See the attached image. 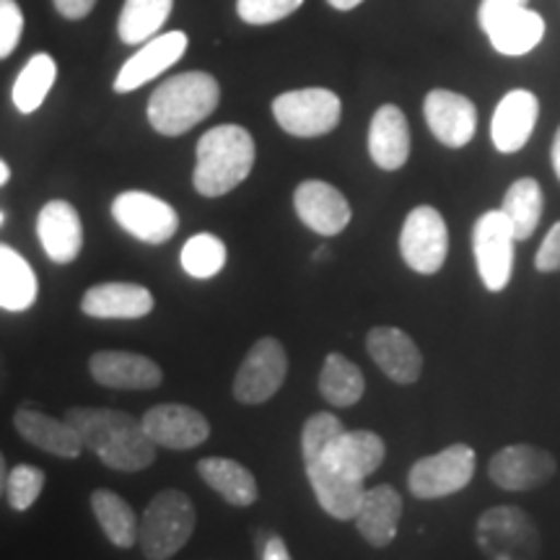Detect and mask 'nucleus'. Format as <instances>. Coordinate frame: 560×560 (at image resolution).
Here are the masks:
<instances>
[{
  "label": "nucleus",
  "mask_w": 560,
  "mask_h": 560,
  "mask_svg": "<svg viewBox=\"0 0 560 560\" xmlns=\"http://www.w3.org/2000/svg\"><path fill=\"white\" fill-rule=\"evenodd\" d=\"M522 5H527V0H480V9H478L480 30H486L490 21L501 16V13L522 9Z\"/></svg>",
  "instance_id": "a19ab883"
},
{
  "label": "nucleus",
  "mask_w": 560,
  "mask_h": 560,
  "mask_svg": "<svg viewBox=\"0 0 560 560\" xmlns=\"http://www.w3.org/2000/svg\"><path fill=\"white\" fill-rule=\"evenodd\" d=\"M3 221H5V213H3V210H0V226H3Z\"/></svg>",
  "instance_id": "8fccbe9b"
},
{
  "label": "nucleus",
  "mask_w": 560,
  "mask_h": 560,
  "mask_svg": "<svg viewBox=\"0 0 560 560\" xmlns=\"http://www.w3.org/2000/svg\"><path fill=\"white\" fill-rule=\"evenodd\" d=\"M81 312L94 319H140L153 312V293L145 285L112 280L83 293Z\"/></svg>",
  "instance_id": "b1692460"
},
{
  "label": "nucleus",
  "mask_w": 560,
  "mask_h": 560,
  "mask_svg": "<svg viewBox=\"0 0 560 560\" xmlns=\"http://www.w3.org/2000/svg\"><path fill=\"white\" fill-rule=\"evenodd\" d=\"M190 47L185 32H164L140 45V50L125 62L115 79L117 94H130L145 83L159 79L164 70H170L174 62L182 60V55Z\"/></svg>",
  "instance_id": "dca6fc26"
},
{
  "label": "nucleus",
  "mask_w": 560,
  "mask_h": 560,
  "mask_svg": "<svg viewBox=\"0 0 560 560\" xmlns=\"http://www.w3.org/2000/svg\"><path fill=\"white\" fill-rule=\"evenodd\" d=\"M37 234L45 255L52 262L68 265L81 255L83 249V223L79 210L68 200H50L39 210Z\"/></svg>",
  "instance_id": "5701e85b"
},
{
  "label": "nucleus",
  "mask_w": 560,
  "mask_h": 560,
  "mask_svg": "<svg viewBox=\"0 0 560 560\" xmlns=\"http://www.w3.org/2000/svg\"><path fill=\"white\" fill-rule=\"evenodd\" d=\"M172 5L174 0H125L117 34L125 45H143L161 32L172 16Z\"/></svg>",
  "instance_id": "473e14b6"
},
{
  "label": "nucleus",
  "mask_w": 560,
  "mask_h": 560,
  "mask_svg": "<svg viewBox=\"0 0 560 560\" xmlns=\"http://www.w3.org/2000/svg\"><path fill=\"white\" fill-rule=\"evenodd\" d=\"M226 244L219 236L202 231V234H195L192 240H187L185 247H182V268H185L187 276L208 280L226 268Z\"/></svg>",
  "instance_id": "f704fd0d"
},
{
  "label": "nucleus",
  "mask_w": 560,
  "mask_h": 560,
  "mask_svg": "<svg viewBox=\"0 0 560 560\" xmlns=\"http://www.w3.org/2000/svg\"><path fill=\"white\" fill-rule=\"evenodd\" d=\"M319 395L332 408H353L366 392L363 371L342 353H330L319 371Z\"/></svg>",
  "instance_id": "c756f323"
},
{
  "label": "nucleus",
  "mask_w": 560,
  "mask_h": 560,
  "mask_svg": "<svg viewBox=\"0 0 560 560\" xmlns=\"http://www.w3.org/2000/svg\"><path fill=\"white\" fill-rule=\"evenodd\" d=\"M327 3L338 11H353V9H359L363 0H327Z\"/></svg>",
  "instance_id": "a18cd8bd"
},
{
  "label": "nucleus",
  "mask_w": 560,
  "mask_h": 560,
  "mask_svg": "<svg viewBox=\"0 0 560 560\" xmlns=\"http://www.w3.org/2000/svg\"><path fill=\"white\" fill-rule=\"evenodd\" d=\"M198 475L208 488H213L231 506L247 509L257 501V480L242 462L226 457H206L198 462Z\"/></svg>",
  "instance_id": "cd10ccee"
},
{
  "label": "nucleus",
  "mask_w": 560,
  "mask_h": 560,
  "mask_svg": "<svg viewBox=\"0 0 560 560\" xmlns=\"http://www.w3.org/2000/svg\"><path fill=\"white\" fill-rule=\"evenodd\" d=\"M91 511H94L102 532L115 548L130 550L132 545H138L140 522L136 511H132V506L122 495H117L115 490L96 488L91 493Z\"/></svg>",
  "instance_id": "c85d7f7f"
},
{
  "label": "nucleus",
  "mask_w": 560,
  "mask_h": 560,
  "mask_svg": "<svg viewBox=\"0 0 560 560\" xmlns=\"http://www.w3.org/2000/svg\"><path fill=\"white\" fill-rule=\"evenodd\" d=\"M24 34V11L16 0H0V60L11 58Z\"/></svg>",
  "instance_id": "58836bf2"
},
{
  "label": "nucleus",
  "mask_w": 560,
  "mask_h": 560,
  "mask_svg": "<svg viewBox=\"0 0 560 560\" xmlns=\"http://www.w3.org/2000/svg\"><path fill=\"white\" fill-rule=\"evenodd\" d=\"M42 488H45V472L39 467L32 465H19L9 472V480H5V495H9V503L13 511H26L34 506V501L42 495Z\"/></svg>",
  "instance_id": "e433bc0d"
},
{
  "label": "nucleus",
  "mask_w": 560,
  "mask_h": 560,
  "mask_svg": "<svg viewBox=\"0 0 560 560\" xmlns=\"http://www.w3.org/2000/svg\"><path fill=\"white\" fill-rule=\"evenodd\" d=\"M369 156L384 172H397L410 159V125L395 104H382L369 125Z\"/></svg>",
  "instance_id": "4be33fe9"
},
{
  "label": "nucleus",
  "mask_w": 560,
  "mask_h": 560,
  "mask_svg": "<svg viewBox=\"0 0 560 560\" xmlns=\"http://www.w3.org/2000/svg\"><path fill=\"white\" fill-rule=\"evenodd\" d=\"M143 431L156 446L174 452H187L195 446L206 444L210 436V423L200 410L190 408V405H177V402H164L156 405L145 412Z\"/></svg>",
  "instance_id": "4468645a"
},
{
  "label": "nucleus",
  "mask_w": 560,
  "mask_h": 560,
  "mask_svg": "<svg viewBox=\"0 0 560 560\" xmlns=\"http://www.w3.org/2000/svg\"><path fill=\"white\" fill-rule=\"evenodd\" d=\"M342 115L340 96L330 89L285 91L272 102V117L293 138H322L338 128Z\"/></svg>",
  "instance_id": "423d86ee"
},
{
  "label": "nucleus",
  "mask_w": 560,
  "mask_h": 560,
  "mask_svg": "<svg viewBox=\"0 0 560 560\" xmlns=\"http://www.w3.org/2000/svg\"><path fill=\"white\" fill-rule=\"evenodd\" d=\"M52 3L62 19L79 21V19H86L89 13L94 11L96 0H52Z\"/></svg>",
  "instance_id": "79ce46f5"
},
{
  "label": "nucleus",
  "mask_w": 560,
  "mask_h": 560,
  "mask_svg": "<svg viewBox=\"0 0 560 560\" xmlns=\"http://www.w3.org/2000/svg\"><path fill=\"white\" fill-rule=\"evenodd\" d=\"M13 425H16V431L30 441V444L39 446V450L47 454H55V457L75 459L81 457L83 450H86L81 436L66 418L58 420L47 416V412L21 408L16 410V416H13Z\"/></svg>",
  "instance_id": "a878e982"
},
{
  "label": "nucleus",
  "mask_w": 560,
  "mask_h": 560,
  "mask_svg": "<svg viewBox=\"0 0 560 560\" xmlns=\"http://www.w3.org/2000/svg\"><path fill=\"white\" fill-rule=\"evenodd\" d=\"M423 117L431 136L446 149H465L478 130V109L465 94L450 89L429 91L423 102Z\"/></svg>",
  "instance_id": "ddd939ff"
},
{
  "label": "nucleus",
  "mask_w": 560,
  "mask_h": 560,
  "mask_svg": "<svg viewBox=\"0 0 560 560\" xmlns=\"http://www.w3.org/2000/svg\"><path fill=\"white\" fill-rule=\"evenodd\" d=\"M304 0H236V13L244 24L268 26L296 13Z\"/></svg>",
  "instance_id": "4c0bfd02"
},
{
  "label": "nucleus",
  "mask_w": 560,
  "mask_h": 560,
  "mask_svg": "<svg viewBox=\"0 0 560 560\" xmlns=\"http://www.w3.org/2000/svg\"><path fill=\"white\" fill-rule=\"evenodd\" d=\"M366 350L382 374L395 384H416L423 374V355L416 340L400 327H374L366 335Z\"/></svg>",
  "instance_id": "a211bd4d"
},
{
  "label": "nucleus",
  "mask_w": 560,
  "mask_h": 560,
  "mask_svg": "<svg viewBox=\"0 0 560 560\" xmlns=\"http://www.w3.org/2000/svg\"><path fill=\"white\" fill-rule=\"evenodd\" d=\"M198 514L190 495L177 488L161 490L145 509L138 545L149 560H170L190 542Z\"/></svg>",
  "instance_id": "20e7f679"
},
{
  "label": "nucleus",
  "mask_w": 560,
  "mask_h": 560,
  "mask_svg": "<svg viewBox=\"0 0 560 560\" xmlns=\"http://www.w3.org/2000/svg\"><path fill=\"white\" fill-rule=\"evenodd\" d=\"M514 231L503 210H486L472 226V252L478 276L488 291L499 293L514 276Z\"/></svg>",
  "instance_id": "6e6552de"
},
{
  "label": "nucleus",
  "mask_w": 560,
  "mask_h": 560,
  "mask_svg": "<svg viewBox=\"0 0 560 560\" xmlns=\"http://www.w3.org/2000/svg\"><path fill=\"white\" fill-rule=\"evenodd\" d=\"M475 467H478V459H475L472 446L452 444L429 457H420L410 467L408 490L420 501L446 499L470 486Z\"/></svg>",
  "instance_id": "0eeeda50"
},
{
  "label": "nucleus",
  "mask_w": 560,
  "mask_h": 560,
  "mask_svg": "<svg viewBox=\"0 0 560 560\" xmlns=\"http://www.w3.org/2000/svg\"><path fill=\"white\" fill-rule=\"evenodd\" d=\"M482 32L488 34L490 47L495 52L506 55V58H522L542 42L545 19L537 11H532L529 5H522V9L495 16Z\"/></svg>",
  "instance_id": "bb28decb"
},
{
  "label": "nucleus",
  "mask_w": 560,
  "mask_h": 560,
  "mask_svg": "<svg viewBox=\"0 0 560 560\" xmlns=\"http://www.w3.org/2000/svg\"><path fill=\"white\" fill-rule=\"evenodd\" d=\"M293 208L306 229L322 236H338L350 223V202L338 187L322 179L301 182L293 192Z\"/></svg>",
  "instance_id": "2eb2a0df"
},
{
  "label": "nucleus",
  "mask_w": 560,
  "mask_h": 560,
  "mask_svg": "<svg viewBox=\"0 0 560 560\" xmlns=\"http://www.w3.org/2000/svg\"><path fill=\"white\" fill-rule=\"evenodd\" d=\"M400 255L418 276H436L450 255V229L444 215L431 206H418L408 213L400 231Z\"/></svg>",
  "instance_id": "1a4fd4ad"
},
{
  "label": "nucleus",
  "mask_w": 560,
  "mask_h": 560,
  "mask_svg": "<svg viewBox=\"0 0 560 560\" xmlns=\"http://www.w3.org/2000/svg\"><path fill=\"white\" fill-rule=\"evenodd\" d=\"M325 257H327V247H319L317 255H314V260L322 262V260H325Z\"/></svg>",
  "instance_id": "09e8293b"
},
{
  "label": "nucleus",
  "mask_w": 560,
  "mask_h": 560,
  "mask_svg": "<svg viewBox=\"0 0 560 560\" xmlns=\"http://www.w3.org/2000/svg\"><path fill=\"white\" fill-rule=\"evenodd\" d=\"M34 301H37V276L32 265L9 244H0V306L9 312H24Z\"/></svg>",
  "instance_id": "7c9ffc66"
},
{
  "label": "nucleus",
  "mask_w": 560,
  "mask_h": 560,
  "mask_svg": "<svg viewBox=\"0 0 560 560\" xmlns=\"http://www.w3.org/2000/svg\"><path fill=\"white\" fill-rule=\"evenodd\" d=\"M402 520V495L392 486H376L363 490V499L353 522L359 535L371 548H387L395 542Z\"/></svg>",
  "instance_id": "412c9836"
},
{
  "label": "nucleus",
  "mask_w": 560,
  "mask_h": 560,
  "mask_svg": "<svg viewBox=\"0 0 560 560\" xmlns=\"http://www.w3.org/2000/svg\"><path fill=\"white\" fill-rule=\"evenodd\" d=\"M535 268L540 272H558L560 270V221L552 223V229L545 234L535 255Z\"/></svg>",
  "instance_id": "ea45409f"
},
{
  "label": "nucleus",
  "mask_w": 560,
  "mask_h": 560,
  "mask_svg": "<svg viewBox=\"0 0 560 560\" xmlns=\"http://www.w3.org/2000/svg\"><path fill=\"white\" fill-rule=\"evenodd\" d=\"M260 560H293V558L283 537L268 535L265 537V542L260 545Z\"/></svg>",
  "instance_id": "37998d69"
},
{
  "label": "nucleus",
  "mask_w": 560,
  "mask_h": 560,
  "mask_svg": "<svg viewBox=\"0 0 560 560\" xmlns=\"http://www.w3.org/2000/svg\"><path fill=\"white\" fill-rule=\"evenodd\" d=\"M475 542L488 560H537L542 535L520 506H493L475 524Z\"/></svg>",
  "instance_id": "39448f33"
},
{
  "label": "nucleus",
  "mask_w": 560,
  "mask_h": 560,
  "mask_svg": "<svg viewBox=\"0 0 560 560\" xmlns=\"http://www.w3.org/2000/svg\"><path fill=\"white\" fill-rule=\"evenodd\" d=\"M221 102L219 81L202 70H190L166 79L149 100L151 128L166 138L190 132L208 120Z\"/></svg>",
  "instance_id": "7ed1b4c3"
},
{
  "label": "nucleus",
  "mask_w": 560,
  "mask_h": 560,
  "mask_svg": "<svg viewBox=\"0 0 560 560\" xmlns=\"http://www.w3.org/2000/svg\"><path fill=\"white\" fill-rule=\"evenodd\" d=\"M542 206H545L542 187L537 179L522 177L509 187L506 195H503L501 210L511 223V231H514L516 242H527L529 236L535 234L542 219Z\"/></svg>",
  "instance_id": "2f4dec72"
},
{
  "label": "nucleus",
  "mask_w": 560,
  "mask_h": 560,
  "mask_svg": "<svg viewBox=\"0 0 560 560\" xmlns=\"http://www.w3.org/2000/svg\"><path fill=\"white\" fill-rule=\"evenodd\" d=\"M325 457L335 470L348 475L353 480H366L382 467L384 457H387V444L380 433L374 431H342L340 439L327 450ZM312 459V457H310Z\"/></svg>",
  "instance_id": "393cba45"
},
{
  "label": "nucleus",
  "mask_w": 560,
  "mask_h": 560,
  "mask_svg": "<svg viewBox=\"0 0 560 560\" xmlns=\"http://www.w3.org/2000/svg\"><path fill=\"white\" fill-rule=\"evenodd\" d=\"M112 215L130 236L145 244H166L179 229V215L170 202L140 190L117 195Z\"/></svg>",
  "instance_id": "f8f14e48"
},
{
  "label": "nucleus",
  "mask_w": 560,
  "mask_h": 560,
  "mask_svg": "<svg viewBox=\"0 0 560 560\" xmlns=\"http://www.w3.org/2000/svg\"><path fill=\"white\" fill-rule=\"evenodd\" d=\"M5 480H9V467H5V457L0 452V495L5 493Z\"/></svg>",
  "instance_id": "49530a36"
},
{
  "label": "nucleus",
  "mask_w": 560,
  "mask_h": 560,
  "mask_svg": "<svg viewBox=\"0 0 560 560\" xmlns=\"http://www.w3.org/2000/svg\"><path fill=\"white\" fill-rule=\"evenodd\" d=\"M342 431H346V425L332 412H314L301 431V457L310 459L325 454L340 439Z\"/></svg>",
  "instance_id": "c9c22d12"
},
{
  "label": "nucleus",
  "mask_w": 560,
  "mask_h": 560,
  "mask_svg": "<svg viewBox=\"0 0 560 560\" xmlns=\"http://www.w3.org/2000/svg\"><path fill=\"white\" fill-rule=\"evenodd\" d=\"M540 117V100L527 89H514L499 102L490 122V138L501 153H516L529 143Z\"/></svg>",
  "instance_id": "6ab92c4d"
},
{
  "label": "nucleus",
  "mask_w": 560,
  "mask_h": 560,
  "mask_svg": "<svg viewBox=\"0 0 560 560\" xmlns=\"http://www.w3.org/2000/svg\"><path fill=\"white\" fill-rule=\"evenodd\" d=\"M550 161H552V172L560 182V128L556 130V138H552V149H550Z\"/></svg>",
  "instance_id": "c03bdc74"
},
{
  "label": "nucleus",
  "mask_w": 560,
  "mask_h": 560,
  "mask_svg": "<svg viewBox=\"0 0 560 560\" xmlns=\"http://www.w3.org/2000/svg\"><path fill=\"white\" fill-rule=\"evenodd\" d=\"M55 79H58V62L52 60V55H32L19 73L16 83H13V104L21 115H32L45 104L47 94L55 86Z\"/></svg>",
  "instance_id": "72a5a7b5"
},
{
  "label": "nucleus",
  "mask_w": 560,
  "mask_h": 560,
  "mask_svg": "<svg viewBox=\"0 0 560 560\" xmlns=\"http://www.w3.org/2000/svg\"><path fill=\"white\" fill-rule=\"evenodd\" d=\"M11 179V170H9V164H5L3 159H0V187L5 185V182Z\"/></svg>",
  "instance_id": "de8ad7c7"
},
{
  "label": "nucleus",
  "mask_w": 560,
  "mask_h": 560,
  "mask_svg": "<svg viewBox=\"0 0 560 560\" xmlns=\"http://www.w3.org/2000/svg\"><path fill=\"white\" fill-rule=\"evenodd\" d=\"M255 166V138L242 125H219L198 140L192 185L202 198H221L242 185Z\"/></svg>",
  "instance_id": "f03ea898"
},
{
  "label": "nucleus",
  "mask_w": 560,
  "mask_h": 560,
  "mask_svg": "<svg viewBox=\"0 0 560 560\" xmlns=\"http://www.w3.org/2000/svg\"><path fill=\"white\" fill-rule=\"evenodd\" d=\"M89 371L96 384L109 389L143 392L156 389L164 382L156 361L130 350H100L89 359Z\"/></svg>",
  "instance_id": "f3484780"
},
{
  "label": "nucleus",
  "mask_w": 560,
  "mask_h": 560,
  "mask_svg": "<svg viewBox=\"0 0 560 560\" xmlns=\"http://www.w3.org/2000/svg\"><path fill=\"white\" fill-rule=\"evenodd\" d=\"M558 462L548 450L532 444L503 446L488 462V478L509 493H527L556 478Z\"/></svg>",
  "instance_id": "9b49d317"
},
{
  "label": "nucleus",
  "mask_w": 560,
  "mask_h": 560,
  "mask_svg": "<svg viewBox=\"0 0 560 560\" xmlns=\"http://www.w3.org/2000/svg\"><path fill=\"white\" fill-rule=\"evenodd\" d=\"M289 376V353L276 338H260L244 355L234 376V400L242 405H262L283 387Z\"/></svg>",
  "instance_id": "9d476101"
},
{
  "label": "nucleus",
  "mask_w": 560,
  "mask_h": 560,
  "mask_svg": "<svg viewBox=\"0 0 560 560\" xmlns=\"http://www.w3.org/2000/svg\"><path fill=\"white\" fill-rule=\"evenodd\" d=\"M66 420L79 433L83 446L109 470L140 472L156 462V444L145 436L143 423L130 412L112 408H70Z\"/></svg>",
  "instance_id": "f257e3e1"
},
{
  "label": "nucleus",
  "mask_w": 560,
  "mask_h": 560,
  "mask_svg": "<svg viewBox=\"0 0 560 560\" xmlns=\"http://www.w3.org/2000/svg\"><path fill=\"white\" fill-rule=\"evenodd\" d=\"M304 470L322 511L340 522L353 520L363 499V490H366L363 480H353L338 472L325 457L304 459Z\"/></svg>",
  "instance_id": "aec40b11"
}]
</instances>
